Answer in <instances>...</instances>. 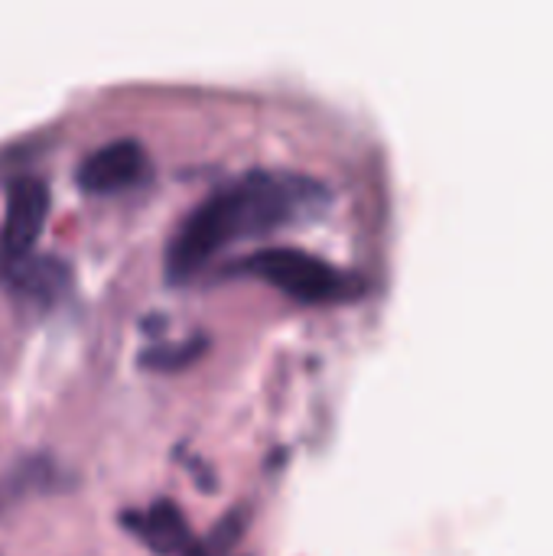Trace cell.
Returning a JSON list of instances; mask_svg holds the SVG:
<instances>
[{
  "instance_id": "ba28073f",
  "label": "cell",
  "mask_w": 553,
  "mask_h": 556,
  "mask_svg": "<svg viewBox=\"0 0 553 556\" xmlns=\"http://www.w3.org/2000/svg\"><path fill=\"white\" fill-rule=\"evenodd\" d=\"M202 339L196 342H186V345H156V349H147L140 355L143 368H176V365H186L196 352H202Z\"/></svg>"
},
{
  "instance_id": "6da1fadb",
  "label": "cell",
  "mask_w": 553,
  "mask_h": 556,
  "mask_svg": "<svg viewBox=\"0 0 553 556\" xmlns=\"http://www.w3.org/2000/svg\"><path fill=\"white\" fill-rule=\"evenodd\" d=\"M329 199V186L293 169L257 166L209 189L173 228L163 270L169 283L196 277L228 244L264 235Z\"/></svg>"
},
{
  "instance_id": "277c9868",
  "label": "cell",
  "mask_w": 553,
  "mask_h": 556,
  "mask_svg": "<svg viewBox=\"0 0 553 556\" xmlns=\"http://www.w3.org/2000/svg\"><path fill=\"white\" fill-rule=\"evenodd\" d=\"M150 153L137 137H117L95 147L75 166V182L88 195H117L150 179Z\"/></svg>"
},
{
  "instance_id": "7a4b0ae2",
  "label": "cell",
  "mask_w": 553,
  "mask_h": 556,
  "mask_svg": "<svg viewBox=\"0 0 553 556\" xmlns=\"http://www.w3.org/2000/svg\"><path fill=\"white\" fill-rule=\"evenodd\" d=\"M235 267L261 274L264 280L277 283L280 290H287L300 300H313V303L349 300V296H359L365 287V280L355 270L339 267L319 254H310V251L290 248V244H271V248L248 251L244 257L235 261Z\"/></svg>"
},
{
  "instance_id": "52a82bcc",
  "label": "cell",
  "mask_w": 553,
  "mask_h": 556,
  "mask_svg": "<svg viewBox=\"0 0 553 556\" xmlns=\"http://www.w3.org/2000/svg\"><path fill=\"white\" fill-rule=\"evenodd\" d=\"M241 531H244V521H241L238 511H231V515H225V518H222L196 547H189V554L186 556H228V551L238 544Z\"/></svg>"
},
{
  "instance_id": "5b68a950",
  "label": "cell",
  "mask_w": 553,
  "mask_h": 556,
  "mask_svg": "<svg viewBox=\"0 0 553 556\" xmlns=\"http://www.w3.org/2000/svg\"><path fill=\"white\" fill-rule=\"evenodd\" d=\"M68 277L72 274H68L62 257H55V254H33L23 264H16L13 270H7L0 277V283L13 296H20V300H29L36 306H49V303H55L65 293Z\"/></svg>"
},
{
  "instance_id": "3957f363",
  "label": "cell",
  "mask_w": 553,
  "mask_h": 556,
  "mask_svg": "<svg viewBox=\"0 0 553 556\" xmlns=\"http://www.w3.org/2000/svg\"><path fill=\"white\" fill-rule=\"evenodd\" d=\"M52 189L42 176H16L7 182L0 222V277L36 254V241L49 222Z\"/></svg>"
},
{
  "instance_id": "8992f818",
  "label": "cell",
  "mask_w": 553,
  "mask_h": 556,
  "mask_svg": "<svg viewBox=\"0 0 553 556\" xmlns=\"http://www.w3.org/2000/svg\"><path fill=\"white\" fill-rule=\"evenodd\" d=\"M121 525L156 554H176L189 544V525L183 511L166 498L153 502L143 511H124Z\"/></svg>"
}]
</instances>
